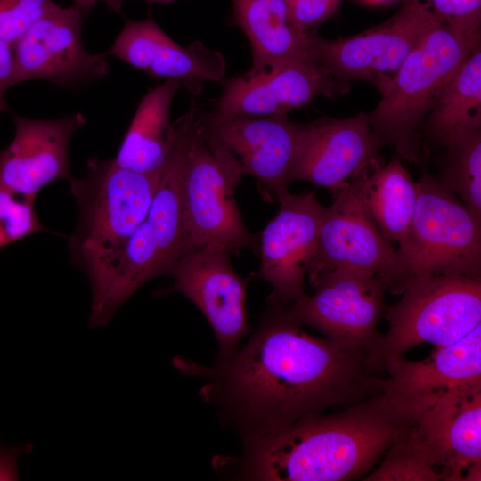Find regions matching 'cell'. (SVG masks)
Returning <instances> with one entry per match:
<instances>
[{"mask_svg": "<svg viewBox=\"0 0 481 481\" xmlns=\"http://www.w3.org/2000/svg\"><path fill=\"white\" fill-rule=\"evenodd\" d=\"M268 306L248 339L211 365L175 358L179 371L205 379L200 396L241 442L380 392L366 353L312 336L281 306Z\"/></svg>", "mask_w": 481, "mask_h": 481, "instance_id": "obj_1", "label": "cell"}, {"mask_svg": "<svg viewBox=\"0 0 481 481\" xmlns=\"http://www.w3.org/2000/svg\"><path fill=\"white\" fill-rule=\"evenodd\" d=\"M412 407L381 391L332 414L307 416L267 437L242 442L239 456L215 465L262 481H341L368 472L395 442Z\"/></svg>", "mask_w": 481, "mask_h": 481, "instance_id": "obj_2", "label": "cell"}, {"mask_svg": "<svg viewBox=\"0 0 481 481\" xmlns=\"http://www.w3.org/2000/svg\"><path fill=\"white\" fill-rule=\"evenodd\" d=\"M481 464V385L417 409L366 481H459Z\"/></svg>", "mask_w": 481, "mask_h": 481, "instance_id": "obj_3", "label": "cell"}, {"mask_svg": "<svg viewBox=\"0 0 481 481\" xmlns=\"http://www.w3.org/2000/svg\"><path fill=\"white\" fill-rule=\"evenodd\" d=\"M181 145L177 130L144 220L123 249L89 280L90 328H103L144 283L169 274L190 250L181 185Z\"/></svg>", "mask_w": 481, "mask_h": 481, "instance_id": "obj_4", "label": "cell"}, {"mask_svg": "<svg viewBox=\"0 0 481 481\" xmlns=\"http://www.w3.org/2000/svg\"><path fill=\"white\" fill-rule=\"evenodd\" d=\"M205 113L192 99L187 111L175 121L189 248L216 244L238 254L257 243L233 194L243 174L234 156L211 134Z\"/></svg>", "mask_w": 481, "mask_h": 481, "instance_id": "obj_5", "label": "cell"}, {"mask_svg": "<svg viewBox=\"0 0 481 481\" xmlns=\"http://www.w3.org/2000/svg\"><path fill=\"white\" fill-rule=\"evenodd\" d=\"M86 167V175L69 180L78 208L69 249L74 264L90 280L117 256L144 220L163 169L142 174L118 166L113 159L95 157L87 160Z\"/></svg>", "mask_w": 481, "mask_h": 481, "instance_id": "obj_6", "label": "cell"}, {"mask_svg": "<svg viewBox=\"0 0 481 481\" xmlns=\"http://www.w3.org/2000/svg\"><path fill=\"white\" fill-rule=\"evenodd\" d=\"M480 34L448 24L431 29L411 52L368 115L372 130L404 159H421L420 129L442 91L475 47Z\"/></svg>", "mask_w": 481, "mask_h": 481, "instance_id": "obj_7", "label": "cell"}, {"mask_svg": "<svg viewBox=\"0 0 481 481\" xmlns=\"http://www.w3.org/2000/svg\"><path fill=\"white\" fill-rule=\"evenodd\" d=\"M387 310L389 330L367 355L373 371L424 343L452 345L481 324V278L433 274L406 280Z\"/></svg>", "mask_w": 481, "mask_h": 481, "instance_id": "obj_8", "label": "cell"}, {"mask_svg": "<svg viewBox=\"0 0 481 481\" xmlns=\"http://www.w3.org/2000/svg\"><path fill=\"white\" fill-rule=\"evenodd\" d=\"M406 239L396 249L398 293L408 279L433 274L480 277L481 220L437 177L423 173Z\"/></svg>", "mask_w": 481, "mask_h": 481, "instance_id": "obj_9", "label": "cell"}, {"mask_svg": "<svg viewBox=\"0 0 481 481\" xmlns=\"http://www.w3.org/2000/svg\"><path fill=\"white\" fill-rule=\"evenodd\" d=\"M310 284L314 294L281 306L284 314L314 328L342 348L368 355L381 336L378 323L388 281L338 268L321 273Z\"/></svg>", "mask_w": 481, "mask_h": 481, "instance_id": "obj_10", "label": "cell"}, {"mask_svg": "<svg viewBox=\"0 0 481 481\" xmlns=\"http://www.w3.org/2000/svg\"><path fill=\"white\" fill-rule=\"evenodd\" d=\"M441 23L430 4L407 0L385 22L348 37L329 40L310 32L319 62L340 82L365 80L383 94L411 52Z\"/></svg>", "mask_w": 481, "mask_h": 481, "instance_id": "obj_11", "label": "cell"}, {"mask_svg": "<svg viewBox=\"0 0 481 481\" xmlns=\"http://www.w3.org/2000/svg\"><path fill=\"white\" fill-rule=\"evenodd\" d=\"M360 175L344 184L332 196V204L325 208L306 273L311 283L324 272L349 269L384 278L392 290L398 273L396 249L365 208Z\"/></svg>", "mask_w": 481, "mask_h": 481, "instance_id": "obj_12", "label": "cell"}, {"mask_svg": "<svg viewBox=\"0 0 481 481\" xmlns=\"http://www.w3.org/2000/svg\"><path fill=\"white\" fill-rule=\"evenodd\" d=\"M83 13L57 4L12 45L16 84L41 79L79 87L109 74L107 53H88L82 39Z\"/></svg>", "mask_w": 481, "mask_h": 481, "instance_id": "obj_13", "label": "cell"}, {"mask_svg": "<svg viewBox=\"0 0 481 481\" xmlns=\"http://www.w3.org/2000/svg\"><path fill=\"white\" fill-rule=\"evenodd\" d=\"M280 209L260 235L257 277L272 287L268 304L285 306L303 298L325 208L314 192L277 198Z\"/></svg>", "mask_w": 481, "mask_h": 481, "instance_id": "obj_14", "label": "cell"}, {"mask_svg": "<svg viewBox=\"0 0 481 481\" xmlns=\"http://www.w3.org/2000/svg\"><path fill=\"white\" fill-rule=\"evenodd\" d=\"M230 252L207 244L185 253L170 272V291L183 294L204 314L218 345L217 357L234 351L249 334L246 285L234 270Z\"/></svg>", "mask_w": 481, "mask_h": 481, "instance_id": "obj_15", "label": "cell"}, {"mask_svg": "<svg viewBox=\"0 0 481 481\" xmlns=\"http://www.w3.org/2000/svg\"><path fill=\"white\" fill-rule=\"evenodd\" d=\"M385 144L364 112L306 123L289 182L306 181L328 189L333 196L347 182L381 161L380 150Z\"/></svg>", "mask_w": 481, "mask_h": 481, "instance_id": "obj_16", "label": "cell"}, {"mask_svg": "<svg viewBox=\"0 0 481 481\" xmlns=\"http://www.w3.org/2000/svg\"><path fill=\"white\" fill-rule=\"evenodd\" d=\"M348 88L321 64H285L224 80L209 114L217 118L287 114L310 105L318 96L335 97Z\"/></svg>", "mask_w": 481, "mask_h": 481, "instance_id": "obj_17", "label": "cell"}, {"mask_svg": "<svg viewBox=\"0 0 481 481\" xmlns=\"http://www.w3.org/2000/svg\"><path fill=\"white\" fill-rule=\"evenodd\" d=\"M205 116L211 134L234 156L243 175L256 178L270 197L277 199L288 191L304 124L287 114Z\"/></svg>", "mask_w": 481, "mask_h": 481, "instance_id": "obj_18", "label": "cell"}, {"mask_svg": "<svg viewBox=\"0 0 481 481\" xmlns=\"http://www.w3.org/2000/svg\"><path fill=\"white\" fill-rule=\"evenodd\" d=\"M15 134L12 143L0 150V186L26 199L49 183L72 177L69 143L83 128L86 118L75 113L57 119H32L13 116Z\"/></svg>", "mask_w": 481, "mask_h": 481, "instance_id": "obj_19", "label": "cell"}, {"mask_svg": "<svg viewBox=\"0 0 481 481\" xmlns=\"http://www.w3.org/2000/svg\"><path fill=\"white\" fill-rule=\"evenodd\" d=\"M107 54L151 77L175 79L193 95L200 94L208 82H223L226 74L220 52L199 40L182 46L151 17L127 21Z\"/></svg>", "mask_w": 481, "mask_h": 481, "instance_id": "obj_20", "label": "cell"}, {"mask_svg": "<svg viewBox=\"0 0 481 481\" xmlns=\"http://www.w3.org/2000/svg\"><path fill=\"white\" fill-rule=\"evenodd\" d=\"M384 370L388 377L380 379V391L411 403L480 385L481 324L459 341L437 347L424 360L412 362L396 357Z\"/></svg>", "mask_w": 481, "mask_h": 481, "instance_id": "obj_21", "label": "cell"}, {"mask_svg": "<svg viewBox=\"0 0 481 481\" xmlns=\"http://www.w3.org/2000/svg\"><path fill=\"white\" fill-rule=\"evenodd\" d=\"M232 23L250 45L249 71L291 63L321 64L311 44V31L304 32L292 23L284 0H232Z\"/></svg>", "mask_w": 481, "mask_h": 481, "instance_id": "obj_22", "label": "cell"}, {"mask_svg": "<svg viewBox=\"0 0 481 481\" xmlns=\"http://www.w3.org/2000/svg\"><path fill=\"white\" fill-rule=\"evenodd\" d=\"M180 87L177 80L167 79L142 98L113 158L118 166L142 174H153L164 168L175 137L170 112Z\"/></svg>", "mask_w": 481, "mask_h": 481, "instance_id": "obj_23", "label": "cell"}, {"mask_svg": "<svg viewBox=\"0 0 481 481\" xmlns=\"http://www.w3.org/2000/svg\"><path fill=\"white\" fill-rule=\"evenodd\" d=\"M365 208L386 240L394 247L407 237L416 200L417 186L401 161L377 162L360 175Z\"/></svg>", "mask_w": 481, "mask_h": 481, "instance_id": "obj_24", "label": "cell"}, {"mask_svg": "<svg viewBox=\"0 0 481 481\" xmlns=\"http://www.w3.org/2000/svg\"><path fill=\"white\" fill-rule=\"evenodd\" d=\"M427 136L446 147L481 127V48H474L425 119Z\"/></svg>", "mask_w": 481, "mask_h": 481, "instance_id": "obj_25", "label": "cell"}, {"mask_svg": "<svg viewBox=\"0 0 481 481\" xmlns=\"http://www.w3.org/2000/svg\"><path fill=\"white\" fill-rule=\"evenodd\" d=\"M438 180L481 220V133L468 134L448 146Z\"/></svg>", "mask_w": 481, "mask_h": 481, "instance_id": "obj_26", "label": "cell"}, {"mask_svg": "<svg viewBox=\"0 0 481 481\" xmlns=\"http://www.w3.org/2000/svg\"><path fill=\"white\" fill-rule=\"evenodd\" d=\"M34 201L0 186V249L47 232L36 213Z\"/></svg>", "mask_w": 481, "mask_h": 481, "instance_id": "obj_27", "label": "cell"}, {"mask_svg": "<svg viewBox=\"0 0 481 481\" xmlns=\"http://www.w3.org/2000/svg\"><path fill=\"white\" fill-rule=\"evenodd\" d=\"M55 4L53 0H0V37L13 45Z\"/></svg>", "mask_w": 481, "mask_h": 481, "instance_id": "obj_28", "label": "cell"}, {"mask_svg": "<svg viewBox=\"0 0 481 481\" xmlns=\"http://www.w3.org/2000/svg\"><path fill=\"white\" fill-rule=\"evenodd\" d=\"M436 18L442 23L480 34L481 0H429Z\"/></svg>", "mask_w": 481, "mask_h": 481, "instance_id": "obj_29", "label": "cell"}, {"mask_svg": "<svg viewBox=\"0 0 481 481\" xmlns=\"http://www.w3.org/2000/svg\"><path fill=\"white\" fill-rule=\"evenodd\" d=\"M342 0H298L289 5L292 23L304 32L311 31L327 20Z\"/></svg>", "mask_w": 481, "mask_h": 481, "instance_id": "obj_30", "label": "cell"}, {"mask_svg": "<svg viewBox=\"0 0 481 481\" xmlns=\"http://www.w3.org/2000/svg\"><path fill=\"white\" fill-rule=\"evenodd\" d=\"M16 85L12 45L0 37V112L6 109L5 94Z\"/></svg>", "mask_w": 481, "mask_h": 481, "instance_id": "obj_31", "label": "cell"}, {"mask_svg": "<svg viewBox=\"0 0 481 481\" xmlns=\"http://www.w3.org/2000/svg\"><path fill=\"white\" fill-rule=\"evenodd\" d=\"M26 446L9 448L0 444V480L18 479V461L29 450Z\"/></svg>", "mask_w": 481, "mask_h": 481, "instance_id": "obj_32", "label": "cell"}, {"mask_svg": "<svg viewBox=\"0 0 481 481\" xmlns=\"http://www.w3.org/2000/svg\"><path fill=\"white\" fill-rule=\"evenodd\" d=\"M100 1L105 2L106 5L109 3V0H73V6L77 8L83 15H86L88 14Z\"/></svg>", "mask_w": 481, "mask_h": 481, "instance_id": "obj_33", "label": "cell"}, {"mask_svg": "<svg viewBox=\"0 0 481 481\" xmlns=\"http://www.w3.org/2000/svg\"><path fill=\"white\" fill-rule=\"evenodd\" d=\"M124 0H109L107 6L110 10L119 12ZM151 3H170L175 0H146Z\"/></svg>", "mask_w": 481, "mask_h": 481, "instance_id": "obj_34", "label": "cell"}, {"mask_svg": "<svg viewBox=\"0 0 481 481\" xmlns=\"http://www.w3.org/2000/svg\"><path fill=\"white\" fill-rule=\"evenodd\" d=\"M368 2H371V3H381V2H386V1H389V0H366Z\"/></svg>", "mask_w": 481, "mask_h": 481, "instance_id": "obj_35", "label": "cell"}, {"mask_svg": "<svg viewBox=\"0 0 481 481\" xmlns=\"http://www.w3.org/2000/svg\"><path fill=\"white\" fill-rule=\"evenodd\" d=\"M284 1L286 2L287 5H289V4L295 3V2H297L298 0H284Z\"/></svg>", "mask_w": 481, "mask_h": 481, "instance_id": "obj_36", "label": "cell"}]
</instances>
